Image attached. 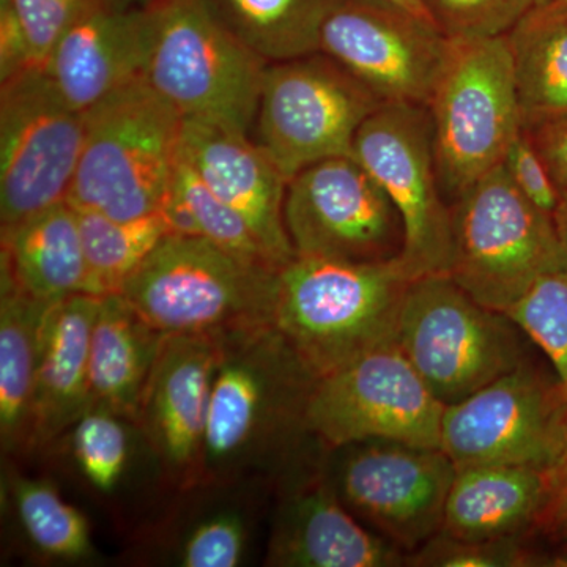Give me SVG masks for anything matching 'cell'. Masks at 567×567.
<instances>
[{"instance_id": "cell-17", "label": "cell", "mask_w": 567, "mask_h": 567, "mask_svg": "<svg viewBox=\"0 0 567 567\" xmlns=\"http://www.w3.org/2000/svg\"><path fill=\"white\" fill-rule=\"evenodd\" d=\"M218 334H166L142 394L136 425L167 486L203 487L205 435Z\"/></svg>"}, {"instance_id": "cell-21", "label": "cell", "mask_w": 567, "mask_h": 567, "mask_svg": "<svg viewBox=\"0 0 567 567\" xmlns=\"http://www.w3.org/2000/svg\"><path fill=\"white\" fill-rule=\"evenodd\" d=\"M102 295L81 293L48 308L28 453L55 445L91 409L92 328Z\"/></svg>"}, {"instance_id": "cell-27", "label": "cell", "mask_w": 567, "mask_h": 567, "mask_svg": "<svg viewBox=\"0 0 567 567\" xmlns=\"http://www.w3.org/2000/svg\"><path fill=\"white\" fill-rule=\"evenodd\" d=\"M246 47L268 63L320 52V32L338 0H212Z\"/></svg>"}, {"instance_id": "cell-2", "label": "cell", "mask_w": 567, "mask_h": 567, "mask_svg": "<svg viewBox=\"0 0 567 567\" xmlns=\"http://www.w3.org/2000/svg\"><path fill=\"white\" fill-rule=\"evenodd\" d=\"M410 282L398 257L350 262L295 256L278 270L271 323L320 379L394 344Z\"/></svg>"}, {"instance_id": "cell-32", "label": "cell", "mask_w": 567, "mask_h": 567, "mask_svg": "<svg viewBox=\"0 0 567 567\" xmlns=\"http://www.w3.org/2000/svg\"><path fill=\"white\" fill-rule=\"evenodd\" d=\"M505 316L547 354L567 383V268L540 276Z\"/></svg>"}, {"instance_id": "cell-41", "label": "cell", "mask_w": 567, "mask_h": 567, "mask_svg": "<svg viewBox=\"0 0 567 567\" xmlns=\"http://www.w3.org/2000/svg\"><path fill=\"white\" fill-rule=\"evenodd\" d=\"M391 2L404 7V9L417 14V17L425 18V20L429 21H434L432 20L431 13H429L427 7H425L424 0H391Z\"/></svg>"}, {"instance_id": "cell-45", "label": "cell", "mask_w": 567, "mask_h": 567, "mask_svg": "<svg viewBox=\"0 0 567 567\" xmlns=\"http://www.w3.org/2000/svg\"><path fill=\"white\" fill-rule=\"evenodd\" d=\"M559 385H561V383H559ZM561 391H563V394H565V398L567 401V383H566V385H561Z\"/></svg>"}, {"instance_id": "cell-12", "label": "cell", "mask_w": 567, "mask_h": 567, "mask_svg": "<svg viewBox=\"0 0 567 567\" xmlns=\"http://www.w3.org/2000/svg\"><path fill=\"white\" fill-rule=\"evenodd\" d=\"M0 82V221L6 229L69 199L85 115L65 102L43 69Z\"/></svg>"}, {"instance_id": "cell-4", "label": "cell", "mask_w": 567, "mask_h": 567, "mask_svg": "<svg viewBox=\"0 0 567 567\" xmlns=\"http://www.w3.org/2000/svg\"><path fill=\"white\" fill-rule=\"evenodd\" d=\"M278 270L207 238L169 234L121 293L164 334H219L271 323Z\"/></svg>"}, {"instance_id": "cell-1", "label": "cell", "mask_w": 567, "mask_h": 567, "mask_svg": "<svg viewBox=\"0 0 567 567\" xmlns=\"http://www.w3.org/2000/svg\"><path fill=\"white\" fill-rule=\"evenodd\" d=\"M218 339L203 487L281 477L303 461L306 440H315L306 410L317 377L271 323L224 331Z\"/></svg>"}, {"instance_id": "cell-28", "label": "cell", "mask_w": 567, "mask_h": 567, "mask_svg": "<svg viewBox=\"0 0 567 567\" xmlns=\"http://www.w3.org/2000/svg\"><path fill=\"white\" fill-rule=\"evenodd\" d=\"M9 498L21 535L41 558L73 563L92 557L87 517L51 481L11 475Z\"/></svg>"}, {"instance_id": "cell-14", "label": "cell", "mask_w": 567, "mask_h": 567, "mask_svg": "<svg viewBox=\"0 0 567 567\" xmlns=\"http://www.w3.org/2000/svg\"><path fill=\"white\" fill-rule=\"evenodd\" d=\"M440 447L456 468H555L567 453V401L527 364L446 405Z\"/></svg>"}, {"instance_id": "cell-7", "label": "cell", "mask_w": 567, "mask_h": 567, "mask_svg": "<svg viewBox=\"0 0 567 567\" xmlns=\"http://www.w3.org/2000/svg\"><path fill=\"white\" fill-rule=\"evenodd\" d=\"M427 110L440 185L458 199L502 164L524 130L507 35L451 40Z\"/></svg>"}, {"instance_id": "cell-35", "label": "cell", "mask_w": 567, "mask_h": 567, "mask_svg": "<svg viewBox=\"0 0 567 567\" xmlns=\"http://www.w3.org/2000/svg\"><path fill=\"white\" fill-rule=\"evenodd\" d=\"M533 558L518 537L494 540H465L439 533L420 550L406 557V566L517 567Z\"/></svg>"}, {"instance_id": "cell-38", "label": "cell", "mask_w": 567, "mask_h": 567, "mask_svg": "<svg viewBox=\"0 0 567 567\" xmlns=\"http://www.w3.org/2000/svg\"><path fill=\"white\" fill-rule=\"evenodd\" d=\"M559 188L567 192V114L524 126Z\"/></svg>"}, {"instance_id": "cell-46", "label": "cell", "mask_w": 567, "mask_h": 567, "mask_svg": "<svg viewBox=\"0 0 567 567\" xmlns=\"http://www.w3.org/2000/svg\"><path fill=\"white\" fill-rule=\"evenodd\" d=\"M10 0H0V7L2 6H7V3H9Z\"/></svg>"}, {"instance_id": "cell-37", "label": "cell", "mask_w": 567, "mask_h": 567, "mask_svg": "<svg viewBox=\"0 0 567 567\" xmlns=\"http://www.w3.org/2000/svg\"><path fill=\"white\" fill-rule=\"evenodd\" d=\"M502 164L518 192L539 210L554 216L561 192L537 153L527 130L524 128L517 134Z\"/></svg>"}, {"instance_id": "cell-18", "label": "cell", "mask_w": 567, "mask_h": 567, "mask_svg": "<svg viewBox=\"0 0 567 567\" xmlns=\"http://www.w3.org/2000/svg\"><path fill=\"white\" fill-rule=\"evenodd\" d=\"M265 565L278 567H395L406 555L365 527L338 495L323 465H297L279 477Z\"/></svg>"}, {"instance_id": "cell-29", "label": "cell", "mask_w": 567, "mask_h": 567, "mask_svg": "<svg viewBox=\"0 0 567 567\" xmlns=\"http://www.w3.org/2000/svg\"><path fill=\"white\" fill-rule=\"evenodd\" d=\"M93 295L121 293L123 284L171 233L162 212L136 219L76 210Z\"/></svg>"}, {"instance_id": "cell-44", "label": "cell", "mask_w": 567, "mask_h": 567, "mask_svg": "<svg viewBox=\"0 0 567 567\" xmlns=\"http://www.w3.org/2000/svg\"><path fill=\"white\" fill-rule=\"evenodd\" d=\"M536 6L561 7V9H567V0H537Z\"/></svg>"}, {"instance_id": "cell-23", "label": "cell", "mask_w": 567, "mask_h": 567, "mask_svg": "<svg viewBox=\"0 0 567 567\" xmlns=\"http://www.w3.org/2000/svg\"><path fill=\"white\" fill-rule=\"evenodd\" d=\"M0 278L43 303L93 295L76 208L69 200L2 229Z\"/></svg>"}, {"instance_id": "cell-8", "label": "cell", "mask_w": 567, "mask_h": 567, "mask_svg": "<svg viewBox=\"0 0 567 567\" xmlns=\"http://www.w3.org/2000/svg\"><path fill=\"white\" fill-rule=\"evenodd\" d=\"M517 331L450 275H427L406 287L395 344L435 398L453 405L525 363Z\"/></svg>"}, {"instance_id": "cell-10", "label": "cell", "mask_w": 567, "mask_h": 567, "mask_svg": "<svg viewBox=\"0 0 567 567\" xmlns=\"http://www.w3.org/2000/svg\"><path fill=\"white\" fill-rule=\"evenodd\" d=\"M317 54L265 71L257 142L287 181L312 164L352 156L358 130L383 104L333 59Z\"/></svg>"}, {"instance_id": "cell-5", "label": "cell", "mask_w": 567, "mask_h": 567, "mask_svg": "<svg viewBox=\"0 0 567 567\" xmlns=\"http://www.w3.org/2000/svg\"><path fill=\"white\" fill-rule=\"evenodd\" d=\"M144 80L183 118L248 133L267 66L219 17L212 0H155Z\"/></svg>"}, {"instance_id": "cell-26", "label": "cell", "mask_w": 567, "mask_h": 567, "mask_svg": "<svg viewBox=\"0 0 567 567\" xmlns=\"http://www.w3.org/2000/svg\"><path fill=\"white\" fill-rule=\"evenodd\" d=\"M524 126L567 114V9L536 6L507 33Z\"/></svg>"}, {"instance_id": "cell-13", "label": "cell", "mask_w": 567, "mask_h": 567, "mask_svg": "<svg viewBox=\"0 0 567 567\" xmlns=\"http://www.w3.org/2000/svg\"><path fill=\"white\" fill-rule=\"evenodd\" d=\"M331 451L328 477L365 527L406 557L442 532L457 473L442 447L363 442Z\"/></svg>"}, {"instance_id": "cell-16", "label": "cell", "mask_w": 567, "mask_h": 567, "mask_svg": "<svg viewBox=\"0 0 567 567\" xmlns=\"http://www.w3.org/2000/svg\"><path fill=\"white\" fill-rule=\"evenodd\" d=\"M451 40L391 0H338L320 32L328 55L383 103L427 107Z\"/></svg>"}, {"instance_id": "cell-15", "label": "cell", "mask_w": 567, "mask_h": 567, "mask_svg": "<svg viewBox=\"0 0 567 567\" xmlns=\"http://www.w3.org/2000/svg\"><path fill=\"white\" fill-rule=\"evenodd\" d=\"M284 219L295 256L385 262L404 246L398 210L353 156L324 159L290 178Z\"/></svg>"}, {"instance_id": "cell-30", "label": "cell", "mask_w": 567, "mask_h": 567, "mask_svg": "<svg viewBox=\"0 0 567 567\" xmlns=\"http://www.w3.org/2000/svg\"><path fill=\"white\" fill-rule=\"evenodd\" d=\"M136 423L103 406H91L62 436L71 464L95 494L121 491L133 470Z\"/></svg>"}, {"instance_id": "cell-20", "label": "cell", "mask_w": 567, "mask_h": 567, "mask_svg": "<svg viewBox=\"0 0 567 567\" xmlns=\"http://www.w3.org/2000/svg\"><path fill=\"white\" fill-rule=\"evenodd\" d=\"M152 50L151 11L85 7L52 48L43 70L65 102L85 112L111 93L144 80Z\"/></svg>"}, {"instance_id": "cell-40", "label": "cell", "mask_w": 567, "mask_h": 567, "mask_svg": "<svg viewBox=\"0 0 567 567\" xmlns=\"http://www.w3.org/2000/svg\"><path fill=\"white\" fill-rule=\"evenodd\" d=\"M551 218H554L555 229H557L559 241H561L567 256V192L561 193L557 210Z\"/></svg>"}, {"instance_id": "cell-47", "label": "cell", "mask_w": 567, "mask_h": 567, "mask_svg": "<svg viewBox=\"0 0 567 567\" xmlns=\"http://www.w3.org/2000/svg\"><path fill=\"white\" fill-rule=\"evenodd\" d=\"M566 456H567V453H566ZM566 456H565V457H566Z\"/></svg>"}, {"instance_id": "cell-34", "label": "cell", "mask_w": 567, "mask_h": 567, "mask_svg": "<svg viewBox=\"0 0 567 567\" xmlns=\"http://www.w3.org/2000/svg\"><path fill=\"white\" fill-rule=\"evenodd\" d=\"M432 20L450 40L507 35L537 0H424Z\"/></svg>"}, {"instance_id": "cell-36", "label": "cell", "mask_w": 567, "mask_h": 567, "mask_svg": "<svg viewBox=\"0 0 567 567\" xmlns=\"http://www.w3.org/2000/svg\"><path fill=\"white\" fill-rule=\"evenodd\" d=\"M93 0H10L0 11L17 21L28 44L32 69H43L52 48Z\"/></svg>"}, {"instance_id": "cell-33", "label": "cell", "mask_w": 567, "mask_h": 567, "mask_svg": "<svg viewBox=\"0 0 567 567\" xmlns=\"http://www.w3.org/2000/svg\"><path fill=\"white\" fill-rule=\"evenodd\" d=\"M251 529L240 507L203 514L175 540L174 559L183 567H237L246 559Z\"/></svg>"}, {"instance_id": "cell-22", "label": "cell", "mask_w": 567, "mask_h": 567, "mask_svg": "<svg viewBox=\"0 0 567 567\" xmlns=\"http://www.w3.org/2000/svg\"><path fill=\"white\" fill-rule=\"evenodd\" d=\"M554 486V468L475 465L458 468L440 533L465 540L520 537L536 527Z\"/></svg>"}, {"instance_id": "cell-24", "label": "cell", "mask_w": 567, "mask_h": 567, "mask_svg": "<svg viewBox=\"0 0 567 567\" xmlns=\"http://www.w3.org/2000/svg\"><path fill=\"white\" fill-rule=\"evenodd\" d=\"M164 336L122 293L102 295L92 328L91 406L136 423Z\"/></svg>"}, {"instance_id": "cell-11", "label": "cell", "mask_w": 567, "mask_h": 567, "mask_svg": "<svg viewBox=\"0 0 567 567\" xmlns=\"http://www.w3.org/2000/svg\"><path fill=\"white\" fill-rule=\"evenodd\" d=\"M352 156L399 213L404 246L398 260L409 278L447 275L453 215L442 196L427 107L383 103L358 130Z\"/></svg>"}, {"instance_id": "cell-19", "label": "cell", "mask_w": 567, "mask_h": 567, "mask_svg": "<svg viewBox=\"0 0 567 567\" xmlns=\"http://www.w3.org/2000/svg\"><path fill=\"white\" fill-rule=\"evenodd\" d=\"M181 153L205 185L251 227L276 267L295 257L284 219L287 181L248 133L183 118Z\"/></svg>"}, {"instance_id": "cell-25", "label": "cell", "mask_w": 567, "mask_h": 567, "mask_svg": "<svg viewBox=\"0 0 567 567\" xmlns=\"http://www.w3.org/2000/svg\"><path fill=\"white\" fill-rule=\"evenodd\" d=\"M52 303L0 286V442L3 453H28L41 330Z\"/></svg>"}, {"instance_id": "cell-3", "label": "cell", "mask_w": 567, "mask_h": 567, "mask_svg": "<svg viewBox=\"0 0 567 567\" xmlns=\"http://www.w3.org/2000/svg\"><path fill=\"white\" fill-rule=\"evenodd\" d=\"M84 115V145L66 200L115 219L159 212L181 155L182 115L145 80Z\"/></svg>"}, {"instance_id": "cell-42", "label": "cell", "mask_w": 567, "mask_h": 567, "mask_svg": "<svg viewBox=\"0 0 567 567\" xmlns=\"http://www.w3.org/2000/svg\"><path fill=\"white\" fill-rule=\"evenodd\" d=\"M104 2L118 10H136L152 6L155 0H104Z\"/></svg>"}, {"instance_id": "cell-6", "label": "cell", "mask_w": 567, "mask_h": 567, "mask_svg": "<svg viewBox=\"0 0 567 567\" xmlns=\"http://www.w3.org/2000/svg\"><path fill=\"white\" fill-rule=\"evenodd\" d=\"M451 215L447 275L488 309L505 315L540 276L567 268L554 218L518 192L503 164L466 189Z\"/></svg>"}, {"instance_id": "cell-39", "label": "cell", "mask_w": 567, "mask_h": 567, "mask_svg": "<svg viewBox=\"0 0 567 567\" xmlns=\"http://www.w3.org/2000/svg\"><path fill=\"white\" fill-rule=\"evenodd\" d=\"M536 528L567 547V456L554 468V486Z\"/></svg>"}, {"instance_id": "cell-43", "label": "cell", "mask_w": 567, "mask_h": 567, "mask_svg": "<svg viewBox=\"0 0 567 567\" xmlns=\"http://www.w3.org/2000/svg\"><path fill=\"white\" fill-rule=\"evenodd\" d=\"M550 565L567 567V547H565V550H563L561 554H558L557 557L551 558Z\"/></svg>"}, {"instance_id": "cell-9", "label": "cell", "mask_w": 567, "mask_h": 567, "mask_svg": "<svg viewBox=\"0 0 567 567\" xmlns=\"http://www.w3.org/2000/svg\"><path fill=\"white\" fill-rule=\"evenodd\" d=\"M445 406L394 342L317 379L306 427L327 451L363 442L440 447Z\"/></svg>"}, {"instance_id": "cell-31", "label": "cell", "mask_w": 567, "mask_h": 567, "mask_svg": "<svg viewBox=\"0 0 567 567\" xmlns=\"http://www.w3.org/2000/svg\"><path fill=\"white\" fill-rule=\"evenodd\" d=\"M169 188L192 216L197 237L207 238L245 259L276 267L249 224L205 185L182 153Z\"/></svg>"}]
</instances>
